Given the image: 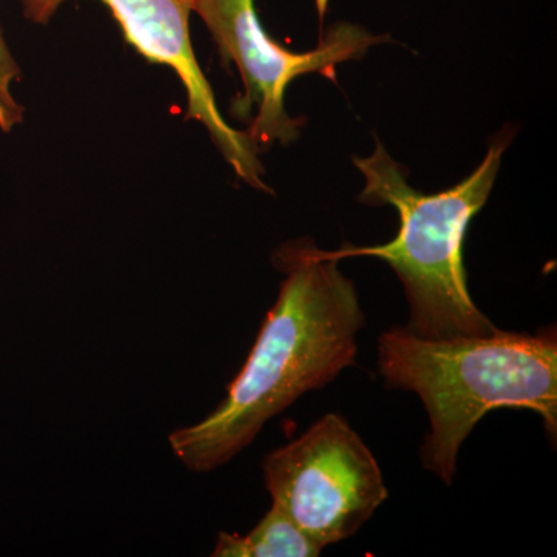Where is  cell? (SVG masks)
<instances>
[{
    "instance_id": "cell-1",
    "label": "cell",
    "mask_w": 557,
    "mask_h": 557,
    "mask_svg": "<svg viewBox=\"0 0 557 557\" xmlns=\"http://www.w3.org/2000/svg\"><path fill=\"white\" fill-rule=\"evenodd\" d=\"M273 263L284 274L276 302L226 398L199 423L170 435L172 453L189 471L228 463L271 418L355 366L366 314L339 260L322 258L313 240L299 239L281 245Z\"/></svg>"
},
{
    "instance_id": "cell-5",
    "label": "cell",
    "mask_w": 557,
    "mask_h": 557,
    "mask_svg": "<svg viewBox=\"0 0 557 557\" xmlns=\"http://www.w3.org/2000/svg\"><path fill=\"white\" fill-rule=\"evenodd\" d=\"M262 469L273 505L322 549L355 536L388 497L379 461L338 413L274 449Z\"/></svg>"
},
{
    "instance_id": "cell-2",
    "label": "cell",
    "mask_w": 557,
    "mask_h": 557,
    "mask_svg": "<svg viewBox=\"0 0 557 557\" xmlns=\"http://www.w3.org/2000/svg\"><path fill=\"white\" fill-rule=\"evenodd\" d=\"M379 369L387 387L413 392L426 408L431 431L421 463L453 485L461 445L490 410L530 409L557 434V336L494 330L487 335L421 338L392 327L379 338Z\"/></svg>"
},
{
    "instance_id": "cell-4",
    "label": "cell",
    "mask_w": 557,
    "mask_h": 557,
    "mask_svg": "<svg viewBox=\"0 0 557 557\" xmlns=\"http://www.w3.org/2000/svg\"><path fill=\"white\" fill-rule=\"evenodd\" d=\"M194 13L211 33L223 65L239 70L244 95L233 101L236 119L249 123L248 134L259 150L299 137L302 119H292L284 98L289 84L307 73L335 81L336 67L359 60L381 42L361 25H332L314 50L292 51L276 42L260 24L256 0H194Z\"/></svg>"
},
{
    "instance_id": "cell-6",
    "label": "cell",
    "mask_w": 557,
    "mask_h": 557,
    "mask_svg": "<svg viewBox=\"0 0 557 557\" xmlns=\"http://www.w3.org/2000/svg\"><path fill=\"white\" fill-rule=\"evenodd\" d=\"M69 0H20L22 16L36 25H47ZM119 22L124 40L150 64L170 67L186 91V120L199 121L209 137L251 188L271 193L263 182L260 150L247 131L231 127L223 119L214 90L201 72L190 39L189 20L194 0H100Z\"/></svg>"
},
{
    "instance_id": "cell-7",
    "label": "cell",
    "mask_w": 557,
    "mask_h": 557,
    "mask_svg": "<svg viewBox=\"0 0 557 557\" xmlns=\"http://www.w3.org/2000/svg\"><path fill=\"white\" fill-rule=\"evenodd\" d=\"M322 548L277 505L245 536L220 533L215 557H318Z\"/></svg>"
},
{
    "instance_id": "cell-8",
    "label": "cell",
    "mask_w": 557,
    "mask_h": 557,
    "mask_svg": "<svg viewBox=\"0 0 557 557\" xmlns=\"http://www.w3.org/2000/svg\"><path fill=\"white\" fill-rule=\"evenodd\" d=\"M22 72L16 58L0 30V131L10 134L25 119V108L14 98L11 87L21 81Z\"/></svg>"
},
{
    "instance_id": "cell-3",
    "label": "cell",
    "mask_w": 557,
    "mask_h": 557,
    "mask_svg": "<svg viewBox=\"0 0 557 557\" xmlns=\"http://www.w3.org/2000/svg\"><path fill=\"white\" fill-rule=\"evenodd\" d=\"M511 139V131L500 132L472 174L437 194L412 188L406 168L392 159L376 139L372 156L354 157V164L366 182L359 201L397 209V237L375 247L347 244L336 251L319 248V255L336 260H384L405 288L409 304L406 327L421 338L449 339L494 332L496 325L469 295L463 245L469 223L485 207L493 190L502 157Z\"/></svg>"
}]
</instances>
